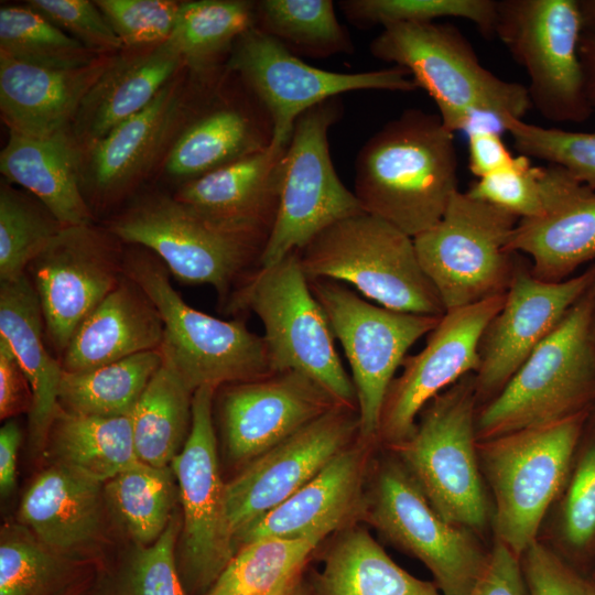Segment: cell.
Masks as SVG:
<instances>
[{"instance_id":"e575fe53","label":"cell","mask_w":595,"mask_h":595,"mask_svg":"<svg viewBox=\"0 0 595 595\" xmlns=\"http://www.w3.org/2000/svg\"><path fill=\"white\" fill-rule=\"evenodd\" d=\"M255 23V1H185L169 40L194 80L209 83L219 77L235 43Z\"/></svg>"},{"instance_id":"7a4b0ae2","label":"cell","mask_w":595,"mask_h":595,"mask_svg":"<svg viewBox=\"0 0 595 595\" xmlns=\"http://www.w3.org/2000/svg\"><path fill=\"white\" fill-rule=\"evenodd\" d=\"M378 60L405 68L418 88L435 102L451 132L469 130L476 117L498 122L523 119L532 108L527 86L505 80L478 60L469 41L451 23H401L382 29L371 41Z\"/></svg>"},{"instance_id":"9f6ffc18","label":"cell","mask_w":595,"mask_h":595,"mask_svg":"<svg viewBox=\"0 0 595 595\" xmlns=\"http://www.w3.org/2000/svg\"><path fill=\"white\" fill-rule=\"evenodd\" d=\"M21 430L15 421H8L0 430V491L8 496L17 483V457Z\"/></svg>"},{"instance_id":"30bf717a","label":"cell","mask_w":595,"mask_h":595,"mask_svg":"<svg viewBox=\"0 0 595 595\" xmlns=\"http://www.w3.org/2000/svg\"><path fill=\"white\" fill-rule=\"evenodd\" d=\"M518 221L513 214L458 190L441 219L413 238L445 312L508 291L519 253L507 245Z\"/></svg>"},{"instance_id":"8fae6325","label":"cell","mask_w":595,"mask_h":595,"mask_svg":"<svg viewBox=\"0 0 595 595\" xmlns=\"http://www.w3.org/2000/svg\"><path fill=\"white\" fill-rule=\"evenodd\" d=\"M578 0H496L495 36L526 71L532 107L547 120L582 123L588 101L578 56Z\"/></svg>"},{"instance_id":"5b68a950","label":"cell","mask_w":595,"mask_h":595,"mask_svg":"<svg viewBox=\"0 0 595 595\" xmlns=\"http://www.w3.org/2000/svg\"><path fill=\"white\" fill-rule=\"evenodd\" d=\"M298 255L309 281L350 284L378 305L399 312L445 313L419 262L413 238L365 212L331 225Z\"/></svg>"},{"instance_id":"816d5d0a","label":"cell","mask_w":595,"mask_h":595,"mask_svg":"<svg viewBox=\"0 0 595 595\" xmlns=\"http://www.w3.org/2000/svg\"><path fill=\"white\" fill-rule=\"evenodd\" d=\"M521 558L531 595H595V585L573 572L538 541Z\"/></svg>"},{"instance_id":"8992f818","label":"cell","mask_w":595,"mask_h":595,"mask_svg":"<svg viewBox=\"0 0 595 595\" xmlns=\"http://www.w3.org/2000/svg\"><path fill=\"white\" fill-rule=\"evenodd\" d=\"M225 306L231 313L252 311L261 320L273 372L300 371L339 403L357 408L353 380L337 354L328 320L312 293L298 251L249 273Z\"/></svg>"},{"instance_id":"7bdbcfd3","label":"cell","mask_w":595,"mask_h":595,"mask_svg":"<svg viewBox=\"0 0 595 595\" xmlns=\"http://www.w3.org/2000/svg\"><path fill=\"white\" fill-rule=\"evenodd\" d=\"M338 4L346 19L363 29L459 18L474 23L483 36H495L496 0H344Z\"/></svg>"},{"instance_id":"2e32d148","label":"cell","mask_w":595,"mask_h":595,"mask_svg":"<svg viewBox=\"0 0 595 595\" xmlns=\"http://www.w3.org/2000/svg\"><path fill=\"white\" fill-rule=\"evenodd\" d=\"M226 69L238 76L267 110L273 126L274 149L288 147L300 116L344 93L418 89L409 72L400 66L360 73L314 67L255 26L237 40Z\"/></svg>"},{"instance_id":"f1b7e54d","label":"cell","mask_w":595,"mask_h":595,"mask_svg":"<svg viewBox=\"0 0 595 595\" xmlns=\"http://www.w3.org/2000/svg\"><path fill=\"white\" fill-rule=\"evenodd\" d=\"M163 322L148 295L126 274L80 323L62 354L64 371L78 372L156 350Z\"/></svg>"},{"instance_id":"9c48e42d","label":"cell","mask_w":595,"mask_h":595,"mask_svg":"<svg viewBox=\"0 0 595 595\" xmlns=\"http://www.w3.org/2000/svg\"><path fill=\"white\" fill-rule=\"evenodd\" d=\"M588 412L477 441L479 466L495 497L497 541L519 558L537 541L541 521L564 483Z\"/></svg>"},{"instance_id":"d4e9b609","label":"cell","mask_w":595,"mask_h":595,"mask_svg":"<svg viewBox=\"0 0 595 595\" xmlns=\"http://www.w3.org/2000/svg\"><path fill=\"white\" fill-rule=\"evenodd\" d=\"M183 68V60L170 40L115 54L71 126L82 151L144 109Z\"/></svg>"},{"instance_id":"7c38bea8","label":"cell","mask_w":595,"mask_h":595,"mask_svg":"<svg viewBox=\"0 0 595 595\" xmlns=\"http://www.w3.org/2000/svg\"><path fill=\"white\" fill-rule=\"evenodd\" d=\"M309 282L350 365L359 437L374 444L378 442L383 402L398 368L408 350L435 328L441 316L375 305L342 282Z\"/></svg>"},{"instance_id":"7dc6e473","label":"cell","mask_w":595,"mask_h":595,"mask_svg":"<svg viewBox=\"0 0 595 595\" xmlns=\"http://www.w3.org/2000/svg\"><path fill=\"white\" fill-rule=\"evenodd\" d=\"M102 14L125 48H140L166 42L174 30L180 1L97 0Z\"/></svg>"},{"instance_id":"e0dca14e","label":"cell","mask_w":595,"mask_h":595,"mask_svg":"<svg viewBox=\"0 0 595 595\" xmlns=\"http://www.w3.org/2000/svg\"><path fill=\"white\" fill-rule=\"evenodd\" d=\"M595 279V261L560 282L537 279L519 253L504 305L484 329L474 374L478 408L496 397Z\"/></svg>"},{"instance_id":"f907efd6","label":"cell","mask_w":595,"mask_h":595,"mask_svg":"<svg viewBox=\"0 0 595 595\" xmlns=\"http://www.w3.org/2000/svg\"><path fill=\"white\" fill-rule=\"evenodd\" d=\"M563 532L569 543L577 548L595 536V442L584 451L569 486Z\"/></svg>"},{"instance_id":"f546056e","label":"cell","mask_w":595,"mask_h":595,"mask_svg":"<svg viewBox=\"0 0 595 595\" xmlns=\"http://www.w3.org/2000/svg\"><path fill=\"white\" fill-rule=\"evenodd\" d=\"M45 326L36 290L26 274L0 282V337L4 338L24 370L32 390L29 411V446L41 455L60 408L61 360L48 353Z\"/></svg>"},{"instance_id":"cb8c5ba5","label":"cell","mask_w":595,"mask_h":595,"mask_svg":"<svg viewBox=\"0 0 595 595\" xmlns=\"http://www.w3.org/2000/svg\"><path fill=\"white\" fill-rule=\"evenodd\" d=\"M184 111L183 82L175 77L144 109L83 151L82 181L101 198L127 191L150 170Z\"/></svg>"},{"instance_id":"db71d44e","label":"cell","mask_w":595,"mask_h":595,"mask_svg":"<svg viewBox=\"0 0 595 595\" xmlns=\"http://www.w3.org/2000/svg\"><path fill=\"white\" fill-rule=\"evenodd\" d=\"M32 390L28 377L8 342L0 337V418L29 413Z\"/></svg>"},{"instance_id":"7402d4cb","label":"cell","mask_w":595,"mask_h":595,"mask_svg":"<svg viewBox=\"0 0 595 595\" xmlns=\"http://www.w3.org/2000/svg\"><path fill=\"white\" fill-rule=\"evenodd\" d=\"M542 213L519 219L507 249L527 255L532 274L560 282L595 261V190L565 169L543 166Z\"/></svg>"},{"instance_id":"d6986e66","label":"cell","mask_w":595,"mask_h":595,"mask_svg":"<svg viewBox=\"0 0 595 595\" xmlns=\"http://www.w3.org/2000/svg\"><path fill=\"white\" fill-rule=\"evenodd\" d=\"M506 293L445 312L428 335L425 346L402 363L383 402L378 442L387 446L407 440L424 407L479 366L478 346Z\"/></svg>"},{"instance_id":"44dd1931","label":"cell","mask_w":595,"mask_h":595,"mask_svg":"<svg viewBox=\"0 0 595 595\" xmlns=\"http://www.w3.org/2000/svg\"><path fill=\"white\" fill-rule=\"evenodd\" d=\"M221 387V433L236 463H250L342 404L315 380L295 370Z\"/></svg>"},{"instance_id":"94428289","label":"cell","mask_w":595,"mask_h":595,"mask_svg":"<svg viewBox=\"0 0 595 595\" xmlns=\"http://www.w3.org/2000/svg\"><path fill=\"white\" fill-rule=\"evenodd\" d=\"M286 595H306L299 583Z\"/></svg>"},{"instance_id":"4fadbf2b","label":"cell","mask_w":595,"mask_h":595,"mask_svg":"<svg viewBox=\"0 0 595 595\" xmlns=\"http://www.w3.org/2000/svg\"><path fill=\"white\" fill-rule=\"evenodd\" d=\"M360 518L420 560L442 595H467L487 565L475 532L443 519L398 458L378 465Z\"/></svg>"},{"instance_id":"b9f144b4","label":"cell","mask_w":595,"mask_h":595,"mask_svg":"<svg viewBox=\"0 0 595 595\" xmlns=\"http://www.w3.org/2000/svg\"><path fill=\"white\" fill-rule=\"evenodd\" d=\"M64 226L32 195L0 187V282L25 273L31 262L52 242Z\"/></svg>"},{"instance_id":"60d3db41","label":"cell","mask_w":595,"mask_h":595,"mask_svg":"<svg viewBox=\"0 0 595 595\" xmlns=\"http://www.w3.org/2000/svg\"><path fill=\"white\" fill-rule=\"evenodd\" d=\"M0 54L57 69L83 67L100 57L26 4L0 8Z\"/></svg>"},{"instance_id":"83f0119b","label":"cell","mask_w":595,"mask_h":595,"mask_svg":"<svg viewBox=\"0 0 595 595\" xmlns=\"http://www.w3.org/2000/svg\"><path fill=\"white\" fill-rule=\"evenodd\" d=\"M285 149L270 147L183 183L174 196L214 220L268 241L280 205Z\"/></svg>"},{"instance_id":"bcb514c9","label":"cell","mask_w":595,"mask_h":595,"mask_svg":"<svg viewBox=\"0 0 595 595\" xmlns=\"http://www.w3.org/2000/svg\"><path fill=\"white\" fill-rule=\"evenodd\" d=\"M182 519L173 513L160 538L138 545L118 574L116 595H188L177 570L175 548Z\"/></svg>"},{"instance_id":"ab89813d","label":"cell","mask_w":595,"mask_h":595,"mask_svg":"<svg viewBox=\"0 0 595 595\" xmlns=\"http://www.w3.org/2000/svg\"><path fill=\"white\" fill-rule=\"evenodd\" d=\"M171 466L138 461L105 483L107 500L140 547L154 543L167 527L176 501Z\"/></svg>"},{"instance_id":"f6af8a7d","label":"cell","mask_w":595,"mask_h":595,"mask_svg":"<svg viewBox=\"0 0 595 595\" xmlns=\"http://www.w3.org/2000/svg\"><path fill=\"white\" fill-rule=\"evenodd\" d=\"M65 573V558L48 549L34 534L3 529L0 595H50Z\"/></svg>"},{"instance_id":"d590c367","label":"cell","mask_w":595,"mask_h":595,"mask_svg":"<svg viewBox=\"0 0 595 595\" xmlns=\"http://www.w3.org/2000/svg\"><path fill=\"white\" fill-rule=\"evenodd\" d=\"M193 396L176 371L162 360L130 415L140 462L171 466L191 431Z\"/></svg>"},{"instance_id":"681fc988","label":"cell","mask_w":595,"mask_h":595,"mask_svg":"<svg viewBox=\"0 0 595 595\" xmlns=\"http://www.w3.org/2000/svg\"><path fill=\"white\" fill-rule=\"evenodd\" d=\"M26 6L98 56L115 55L125 50L95 1L30 0Z\"/></svg>"},{"instance_id":"ffe728a7","label":"cell","mask_w":595,"mask_h":595,"mask_svg":"<svg viewBox=\"0 0 595 595\" xmlns=\"http://www.w3.org/2000/svg\"><path fill=\"white\" fill-rule=\"evenodd\" d=\"M355 437H359L357 408L337 404L248 463L226 484L229 523L236 541L313 479Z\"/></svg>"},{"instance_id":"f5cc1de1","label":"cell","mask_w":595,"mask_h":595,"mask_svg":"<svg viewBox=\"0 0 595 595\" xmlns=\"http://www.w3.org/2000/svg\"><path fill=\"white\" fill-rule=\"evenodd\" d=\"M467 595H531L520 558L496 541L484 573Z\"/></svg>"},{"instance_id":"5bb4252c","label":"cell","mask_w":595,"mask_h":595,"mask_svg":"<svg viewBox=\"0 0 595 595\" xmlns=\"http://www.w3.org/2000/svg\"><path fill=\"white\" fill-rule=\"evenodd\" d=\"M342 112L335 97L298 118L283 155L279 210L260 267L281 261L331 225L363 212L329 154L328 130Z\"/></svg>"},{"instance_id":"52a82bcc","label":"cell","mask_w":595,"mask_h":595,"mask_svg":"<svg viewBox=\"0 0 595 595\" xmlns=\"http://www.w3.org/2000/svg\"><path fill=\"white\" fill-rule=\"evenodd\" d=\"M108 231L151 251L177 280L212 285L225 305L241 281L260 267L267 244L166 195L140 199L113 218Z\"/></svg>"},{"instance_id":"91938a15","label":"cell","mask_w":595,"mask_h":595,"mask_svg":"<svg viewBox=\"0 0 595 595\" xmlns=\"http://www.w3.org/2000/svg\"><path fill=\"white\" fill-rule=\"evenodd\" d=\"M591 313H589V335L595 349V279L589 288Z\"/></svg>"},{"instance_id":"680465c9","label":"cell","mask_w":595,"mask_h":595,"mask_svg":"<svg viewBox=\"0 0 595 595\" xmlns=\"http://www.w3.org/2000/svg\"><path fill=\"white\" fill-rule=\"evenodd\" d=\"M583 33L595 36V0H578Z\"/></svg>"},{"instance_id":"11a10c76","label":"cell","mask_w":595,"mask_h":595,"mask_svg":"<svg viewBox=\"0 0 595 595\" xmlns=\"http://www.w3.org/2000/svg\"><path fill=\"white\" fill-rule=\"evenodd\" d=\"M468 167L477 178L511 166L517 156L494 129L470 128L467 138Z\"/></svg>"},{"instance_id":"6f0895ef","label":"cell","mask_w":595,"mask_h":595,"mask_svg":"<svg viewBox=\"0 0 595 595\" xmlns=\"http://www.w3.org/2000/svg\"><path fill=\"white\" fill-rule=\"evenodd\" d=\"M578 56L584 73L586 95L595 109V36L582 32Z\"/></svg>"},{"instance_id":"4dcf8cb0","label":"cell","mask_w":595,"mask_h":595,"mask_svg":"<svg viewBox=\"0 0 595 595\" xmlns=\"http://www.w3.org/2000/svg\"><path fill=\"white\" fill-rule=\"evenodd\" d=\"M83 151L71 129L47 138L9 131L0 153L1 174L28 190L64 227L91 224L82 192Z\"/></svg>"},{"instance_id":"603a6c76","label":"cell","mask_w":595,"mask_h":595,"mask_svg":"<svg viewBox=\"0 0 595 595\" xmlns=\"http://www.w3.org/2000/svg\"><path fill=\"white\" fill-rule=\"evenodd\" d=\"M370 445L358 437L313 479L244 531L237 544L271 537L321 542L350 527L361 517Z\"/></svg>"},{"instance_id":"ac0fdd59","label":"cell","mask_w":595,"mask_h":595,"mask_svg":"<svg viewBox=\"0 0 595 595\" xmlns=\"http://www.w3.org/2000/svg\"><path fill=\"white\" fill-rule=\"evenodd\" d=\"M113 238L93 224L64 227L28 268L45 336L62 354L80 323L125 275Z\"/></svg>"},{"instance_id":"74e56055","label":"cell","mask_w":595,"mask_h":595,"mask_svg":"<svg viewBox=\"0 0 595 595\" xmlns=\"http://www.w3.org/2000/svg\"><path fill=\"white\" fill-rule=\"evenodd\" d=\"M318 544L273 537L245 543L205 595H286Z\"/></svg>"},{"instance_id":"f35d334b","label":"cell","mask_w":595,"mask_h":595,"mask_svg":"<svg viewBox=\"0 0 595 595\" xmlns=\"http://www.w3.org/2000/svg\"><path fill=\"white\" fill-rule=\"evenodd\" d=\"M255 7V28L295 55L325 58L354 50L331 0H261Z\"/></svg>"},{"instance_id":"484cf974","label":"cell","mask_w":595,"mask_h":595,"mask_svg":"<svg viewBox=\"0 0 595 595\" xmlns=\"http://www.w3.org/2000/svg\"><path fill=\"white\" fill-rule=\"evenodd\" d=\"M112 56H100L83 67L57 69L0 54V112L9 131L47 138L71 129L82 101Z\"/></svg>"},{"instance_id":"1f68e13d","label":"cell","mask_w":595,"mask_h":595,"mask_svg":"<svg viewBox=\"0 0 595 595\" xmlns=\"http://www.w3.org/2000/svg\"><path fill=\"white\" fill-rule=\"evenodd\" d=\"M101 486L53 464L24 493L19 519L44 545L65 558L90 544L101 526Z\"/></svg>"},{"instance_id":"4316f807","label":"cell","mask_w":595,"mask_h":595,"mask_svg":"<svg viewBox=\"0 0 595 595\" xmlns=\"http://www.w3.org/2000/svg\"><path fill=\"white\" fill-rule=\"evenodd\" d=\"M273 126L248 89L244 98H218L174 139L165 170L184 183L269 149Z\"/></svg>"},{"instance_id":"277c9868","label":"cell","mask_w":595,"mask_h":595,"mask_svg":"<svg viewBox=\"0 0 595 595\" xmlns=\"http://www.w3.org/2000/svg\"><path fill=\"white\" fill-rule=\"evenodd\" d=\"M123 273L152 301L163 322L162 360L193 391L216 389L273 374L263 336L242 321H225L188 305L173 289L167 268L153 253L130 250Z\"/></svg>"},{"instance_id":"d6a6232c","label":"cell","mask_w":595,"mask_h":595,"mask_svg":"<svg viewBox=\"0 0 595 595\" xmlns=\"http://www.w3.org/2000/svg\"><path fill=\"white\" fill-rule=\"evenodd\" d=\"M46 448L54 464L105 484L139 459L130 416H97L58 408Z\"/></svg>"},{"instance_id":"3957f363","label":"cell","mask_w":595,"mask_h":595,"mask_svg":"<svg viewBox=\"0 0 595 595\" xmlns=\"http://www.w3.org/2000/svg\"><path fill=\"white\" fill-rule=\"evenodd\" d=\"M589 313L588 289L502 390L478 408L477 441L558 422L594 407Z\"/></svg>"},{"instance_id":"ee69618b","label":"cell","mask_w":595,"mask_h":595,"mask_svg":"<svg viewBox=\"0 0 595 595\" xmlns=\"http://www.w3.org/2000/svg\"><path fill=\"white\" fill-rule=\"evenodd\" d=\"M499 123L512 138L520 155L559 165L595 190V132L545 128L510 116Z\"/></svg>"},{"instance_id":"6da1fadb","label":"cell","mask_w":595,"mask_h":595,"mask_svg":"<svg viewBox=\"0 0 595 595\" xmlns=\"http://www.w3.org/2000/svg\"><path fill=\"white\" fill-rule=\"evenodd\" d=\"M457 175L454 133L437 113L408 109L358 152L354 194L363 212L414 238L441 219Z\"/></svg>"},{"instance_id":"836d02e7","label":"cell","mask_w":595,"mask_h":595,"mask_svg":"<svg viewBox=\"0 0 595 595\" xmlns=\"http://www.w3.org/2000/svg\"><path fill=\"white\" fill-rule=\"evenodd\" d=\"M320 595H442L396 564L365 529L350 526L329 549Z\"/></svg>"},{"instance_id":"ba28073f","label":"cell","mask_w":595,"mask_h":595,"mask_svg":"<svg viewBox=\"0 0 595 595\" xmlns=\"http://www.w3.org/2000/svg\"><path fill=\"white\" fill-rule=\"evenodd\" d=\"M477 410L469 374L424 407L407 440L389 446L440 516L473 532L483 531L488 520L477 454Z\"/></svg>"},{"instance_id":"8d00e7d4","label":"cell","mask_w":595,"mask_h":595,"mask_svg":"<svg viewBox=\"0 0 595 595\" xmlns=\"http://www.w3.org/2000/svg\"><path fill=\"white\" fill-rule=\"evenodd\" d=\"M161 364L156 349L86 371L63 370L58 404L79 414L130 416Z\"/></svg>"},{"instance_id":"c3c4849f","label":"cell","mask_w":595,"mask_h":595,"mask_svg":"<svg viewBox=\"0 0 595 595\" xmlns=\"http://www.w3.org/2000/svg\"><path fill=\"white\" fill-rule=\"evenodd\" d=\"M542 176L543 166H533L519 154L511 166L477 178L466 192L519 219L532 218L542 213Z\"/></svg>"},{"instance_id":"9a60e30c","label":"cell","mask_w":595,"mask_h":595,"mask_svg":"<svg viewBox=\"0 0 595 595\" xmlns=\"http://www.w3.org/2000/svg\"><path fill=\"white\" fill-rule=\"evenodd\" d=\"M216 388L195 390L186 443L171 463L182 504L178 574L186 592H208L238 551L227 509L216 446Z\"/></svg>"}]
</instances>
